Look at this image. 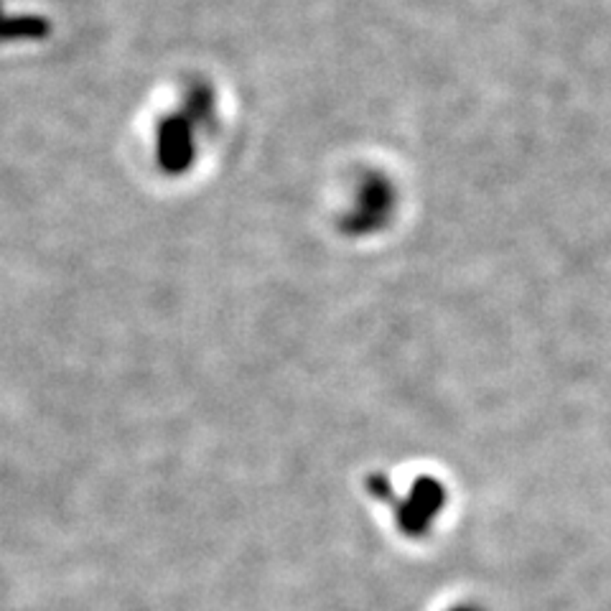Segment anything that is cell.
Listing matches in <instances>:
<instances>
[{
  "instance_id": "1",
  "label": "cell",
  "mask_w": 611,
  "mask_h": 611,
  "mask_svg": "<svg viewBox=\"0 0 611 611\" xmlns=\"http://www.w3.org/2000/svg\"><path fill=\"white\" fill-rule=\"evenodd\" d=\"M188 158H191L188 123L181 118H173L161 127V161L169 171H181L187 169Z\"/></svg>"
}]
</instances>
